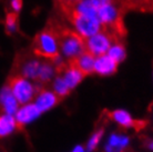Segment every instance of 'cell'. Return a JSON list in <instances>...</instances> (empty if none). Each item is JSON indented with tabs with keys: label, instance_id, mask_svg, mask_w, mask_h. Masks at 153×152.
<instances>
[{
	"label": "cell",
	"instance_id": "25",
	"mask_svg": "<svg viewBox=\"0 0 153 152\" xmlns=\"http://www.w3.org/2000/svg\"><path fill=\"white\" fill-rule=\"evenodd\" d=\"M73 151H74V152H76V151H83V148L79 145V147H76V149H73Z\"/></svg>",
	"mask_w": 153,
	"mask_h": 152
},
{
	"label": "cell",
	"instance_id": "16",
	"mask_svg": "<svg viewBox=\"0 0 153 152\" xmlns=\"http://www.w3.org/2000/svg\"><path fill=\"white\" fill-rule=\"evenodd\" d=\"M129 145V138L120 134H111V137L109 139V145H108L107 150H122L126 149Z\"/></svg>",
	"mask_w": 153,
	"mask_h": 152
},
{
	"label": "cell",
	"instance_id": "15",
	"mask_svg": "<svg viewBox=\"0 0 153 152\" xmlns=\"http://www.w3.org/2000/svg\"><path fill=\"white\" fill-rule=\"evenodd\" d=\"M40 62L38 60H29L21 67V75L25 78L30 79H37L38 71L40 68Z\"/></svg>",
	"mask_w": 153,
	"mask_h": 152
},
{
	"label": "cell",
	"instance_id": "6",
	"mask_svg": "<svg viewBox=\"0 0 153 152\" xmlns=\"http://www.w3.org/2000/svg\"><path fill=\"white\" fill-rule=\"evenodd\" d=\"M8 87L10 88L11 92L21 104L30 102L33 99L36 93V88L23 77L15 76L11 77L8 81Z\"/></svg>",
	"mask_w": 153,
	"mask_h": 152
},
{
	"label": "cell",
	"instance_id": "9",
	"mask_svg": "<svg viewBox=\"0 0 153 152\" xmlns=\"http://www.w3.org/2000/svg\"><path fill=\"white\" fill-rule=\"evenodd\" d=\"M118 62L113 60L108 53L98 56L94 61V72L100 76H110L117 71Z\"/></svg>",
	"mask_w": 153,
	"mask_h": 152
},
{
	"label": "cell",
	"instance_id": "22",
	"mask_svg": "<svg viewBox=\"0 0 153 152\" xmlns=\"http://www.w3.org/2000/svg\"><path fill=\"white\" fill-rule=\"evenodd\" d=\"M10 7L13 12L19 13L22 8V0H10Z\"/></svg>",
	"mask_w": 153,
	"mask_h": 152
},
{
	"label": "cell",
	"instance_id": "24",
	"mask_svg": "<svg viewBox=\"0 0 153 152\" xmlns=\"http://www.w3.org/2000/svg\"><path fill=\"white\" fill-rule=\"evenodd\" d=\"M59 4H60V7L61 6H71V4H74L76 2H79L80 0H57Z\"/></svg>",
	"mask_w": 153,
	"mask_h": 152
},
{
	"label": "cell",
	"instance_id": "12",
	"mask_svg": "<svg viewBox=\"0 0 153 152\" xmlns=\"http://www.w3.org/2000/svg\"><path fill=\"white\" fill-rule=\"evenodd\" d=\"M18 100L11 92L10 88L8 84L4 88L1 89L0 91V107L4 113L8 114H15L18 110Z\"/></svg>",
	"mask_w": 153,
	"mask_h": 152
},
{
	"label": "cell",
	"instance_id": "20",
	"mask_svg": "<svg viewBox=\"0 0 153 152\" xmlns=\"http://www.w3.org/2000/svg\"><path fill=\"white\" fill-rule=\"evenodd\" d=\"M18 25V13L17 12H8L6 17V30L8 34L15 32Z\"/></svg>",
	"mask_w": 153,
	"mask_h": 152
},
{
	"label": "cell",
	"instance_id": "14",
	"mask_svg": "<svg viewBox=\"0 0 153 152\" xmlns=\"http://www.w3.org/2000/svg\"><path fill=\"white\" fill-rule=\"evenodd\" d=\"M17 121L13 114H0V138H4L15 131Z\"/></svg>",
	"mask_w": 153,
	"mask_h": 152
},
{
	"label": "cell",
	"instance_id": "26",
	"mask_svg": "<svg viewBox=\"0 0 153 152\" xmlns=\"http://www.w3.org/2000/svg\"><path fill=\"white\" fill-rule=\"evenodd\" d=\"M148 147H149L151 150H153V140L152 141H150L149 142V145H148Z\"/></svg>",
	"mask_w": 153,
	"mask_h": 152
},
{
	"label": "cell",
	"instance_id": "5",
	"mask_svg": "<svg viewBox=\"0 0 153 152\" xmlns=\"http://www.w3.org/2000/svg\"><path fill=\"white\" fill-rule=\"evenodd\" d=\"M114 41H119V37L110 31L102 29L85 39V51L93 54L94 57H98L107 53Z\"/></svg>",
	"mask_w": 153,
	"mask_h": 152
},
{
	"label": "cell",
	"instance_id": "11",
	"mask_svg": "<svg viewBox=\"0 0 153 152\" xmlns=\"http://www.w3.org/2000/svg\"><path fill=\"white\" fill-rule=\"evenodd\" d=\"M59 72L62 73V78L65 79V83L70 88V90H72L73 88H76L84 78L83 73L81 72L76 66L72 65L70 61H68L65 63V67Z\"/></svg>",
	"mask_w": 153,
	"mask_h": 152
},
{
	"label": "cell",
	"instance_id": "21",
	"mask_svg": "<svg viewBox=\"0 0 153 152\" xmlns=\"http://www.w3.org/2000/svg\"><path fill=\"white\" fill-rule=\"evenodd\" d=\"M102 136H103V130L102 129L98 130L97 132H94L92 134L91 138H90V140H89V142H88V147H87L89 151H93V150L98 147V145H99V142H100V139L102 138Z\"/></svg>",
	"mask_w": 153,
	"mask_h": 152
},
{
	"label": "cell",
	"instance_id": "10",
	"mask_svg": "<svg viewBox=\"0 0 153 152\" xmlns=\"http://www.w3.org/2000/svg\"><path fill=\"white\" fill-rule=\"evenodd\" d=\"M59 101H60V98L54 92L49 91L47 89H39L38 95L36 97L35 104L38 107V109L42 113L57 106Z\"/></svg>",
	"mask_w": 153,
	"mask_h": 152
},
{
	"label": "cell",
	"instance_id": "13",
	"mask_svg": "<svg viewBox=\"0 0 153 152\" xmlns=\"http://www.w3.org/2000/svg\"><path fill=\"white\" fill-rule=\"evenodd\" d=\"M70 61L72 65H74L76 68L80 70L81 72L83 73L84 76H88L90 73L94 72V61H96V57L89 53L88 51H84L81 54H79L78 57L74 59H71Z\"/></svg>",
	"mask_w": 153,
	"mask_h": 152
},
{
	"label": "cell",
	"instance_id": "3",
	"mask_svg": "<svg viewBox=\"0 0 153 152\" xmlns=\"http://www.w3.org/2000/svg\"><path fill=\"white\" fill-rule=\"evenodd\" d=\"M32 48H33V52L38 57L49 59L51 61H53L60 56L57 31L51 23L48 25L45 30H42L36 36L32 43Z\"/></svg>",
	"mask_w": 153,
	"mask_h": 152
},
{
	"label": "cell",
	"instance_id": "7",
	"mask_svg": "<svg viewBox=\"0 0 153 152\" xmlns=\"http://www.w3.org/2000/svg\"><path fill=\"white\" fill-rule=\"evenodd\" d=\"M40 113H41V111L39 110L38 107L36 106L35 103H25L15 113L17 126L22 127L29 122L33 121L40 115Z\"/></svg>",
	"mask_w": 153,
	"mask_h": 152
},
{
	"label": "cell",
	"instance_id": "2",
	"mask_svg": "<svg viewBox=\"0 0 153 152\" xmlns=\"http://www.w3.org/2000/svg\"><path fill=\"white\" fill-rule=\"evenodd\" d=\"M61 8L65 17L74 27V30L83 38L87 39L102 30V25L100 22L98 16H90L79 12L73 7V4L61 6Z\"/></svg>",
	"mask_w": 153,
	"mask_h": 152
},
{
	"label": "cell",
	"instance_id": "8",
	"mask_svg": "<svg viewBox=\"0 0 153 152\" xmlns=\"http://www.w3.org/2000/svg\"><path fill=\"white\" fill-rule=\"evenodd\" d=\"M109 118L112 119L122 128H134L137 130H140L146 126V122H143L142 120H134L130 115V113L124 110L112 111L109 113Z\"/></svg>",
	"mask_w": 153,
	"mask_h": 152
},
{
	"label": "cell",
	"instance_id": "4",
	"mask_svg": "<svg viewBox=\"0 0 153 152\" xmlns=\"http://www.w3.org/2000/svg\"><path fill=\"white\" fill-rule=\"evenodd\" d=\"M98 18L102 25V29L110 31L119 38L124 34L126 29L123 26L122 11L113 2L98 8Z\"/></svg>",
	"mask_w": 153,
	"mask_h": 152
},
{
	"label": "cell",
	"instance_id": "17",
	"mask_svg": "<svg viewBox=\"0 0 153 152\" xmlns=\"http://www.w3.org/2000/svg\"><path fill=\"white\" fill-rule=\"evenodd\" d=\"M108 54L110 57L115 60L117 62H121V61L126 58V49H124V46L120 41H114L111 45V47L108 50Z\"/></svg>",
	"mask_w": 153,
	"mask_h": 152
},
{
	"label": "cell",
	"instance_id": "23",
	"mask_svg": "<svg viewBox=\"0 0 153 152\" xmlns=\"http://www.w3.org/2000/svg\"><path fill=\"white\" fill-rule=\"evenodd\" d=\"M93 4L96 6L97 8L101 7V6H103V4H110V2H114V0H91Z\"/></svg>",
	"mask_w": 153,
	"mask_h": 152
},
{
	"label": "cell",
	"instance_id": "19",
	"mask_svg": "<svg viewBox=\"0 0 153 152\" xmlns=\"http://www.w3.org/2000/svg\"><path fill=\"white\" fill-rule=\"evenodd\" d=\"M53 91L54 93L61 99L63 97L69 95L70 92V88L67 86L65 79L62 78V76H59L58 78H56L53 82Z\"/></svg>",
	"mask_w": 153,
	"mask_h": 152
},
{
	"label": "cell",
	"instance_id": "1",
	"mask_svg": "<svg viewBox=\"0 0 153 152\" xmlns=\"http://www.w3.org/2000/svg\"><path fill=\"white\" fill-rule=\"evenodd\" d=\"M51 25L57 31L59 48L68 60L74 59L85 51V38L80 36L76 30H70L69 28L58 22H52Z\"/></svg>",
	"mask_w": 153,
	"mask_h": 152
},
{
	"label": "cell",
	"instance_id": "18",
	"mask_svg": "<svg viewBox=\"0 0 153 152\" xmlns=\"http://www.w3.org/2000/svg\"><path fill=\"white\" fill-rule=\"evenodd\" d=\"M54 71L56 69L52 65H49V63H41L40 65V68H39L38 71V76H37V79L42 82V83H47L49 82L50 80L52 79V77L54 75Z\"/></svg>",
	"mask_w": 153,
	"mask_h": 152
}]
</instances>
